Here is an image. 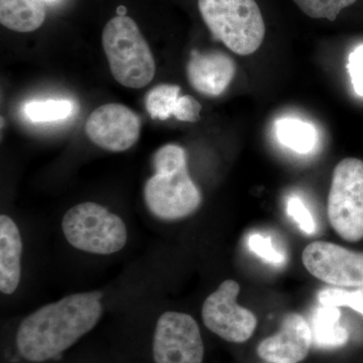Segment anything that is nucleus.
Instances as JSON below:
<instances>
[{"label": "nucleus", "instance_id": "f257e3e1", "mask_svg": "<svg viewBox=\"0 0 363 363\" xmlns=\"http://www.w3.org/2000/svg\"><path fill=\"white\" fill-rule=\"evenodd\" d=\"M101 298L99 292L72 294L26 316L16 332L21 357L45 362L69 350L101 319Z\"/></svg>", "mask_w": 363, "mask_h": 363}, {"label": "nucleus", "instance_id": "f03ea898", "mask_svg": "<svg viewBox=\"0 0 363 363\" xmlns=\"http://www.w3.org/2000/svg\"><path fill=\"white\" fill-rule=\"evenodd\" d=\"M156 174L145 186V204L152 214L166 220L185 218L202 202L199 188L189 175L183 147L167 145L154 157Z\"/></svg>", "mask_w": 363, "mask_h": 363}, {"label": "nucleus", "instance_id": "7ed1b4c3", "mask_svg": "<svg viewBox=\"0 0 363 363\" xmlns=\"http://www.w3.org/2000/svg\"><path fill=\"white\" fill-rule=\"evenodd\" d=\"M102 45L112 76L124 87L140 89L152 82L156 61L133 18L117 16L105 26Z\"/></svg>", "mask_w": 363, "mask_h": 363}, {"label": "nucleus", "instance_id": "20e7f679", "mask_svg": "<svg viewBox=\"0 0 363 363\" xmlns=\"http://www.w3.org/2000/svg\"><path fill=\"white\" fill-rule=\"evenodd\" d=\"M200 13L215 39L235 54L259 50L266 26L255 0H198Z\"/></svg>", "mask_w": 363, "mask_h": 363}, {"label": "nucleus", "instance_id": "39448f33", "mask_svg": "<svg viewBox=\"0 0 363 363\" xmlns=\"http://www.w3.org/2000/svg\"><path fill=\"white\" fill-rule=\"evenodd\" d=\"M61 226L71 247L92 255H113L128 242V228L123 219L95 202H83L70 208Z\"/></svg>", "mask_w": 363, "mask_h": 363}, {"label": "nucleus", "instance_id": "423d86ee", "mask_svg": "<svg viewBox=\"0 0 363 363\" xmlns=\"http://www.w3.org/2000/svg\"><path fill=\"white\" fill-rule=\"evenodd\" d=\"M327 215L332 228L347 242L363 241V161L346 157L332 175Z\"/></svg>", "mask_w": 363, "mask_h": 363}, {"label": "nucleus", "instance_id": "0eeeda50", "mask_svg": "<svg viewBox=\"0 0 363 363\" xmlns=\"http://www.w3.org/2000/svg\"><path fill=\"white\" fill-rule=\"evenodd\" d=\"M204 354L201 331L194 318L182 312L162 313L152 338L155 363H203Z\"/></svg>", "mask_w": 363, "mask_h": 363}, {"label": "nucleus", "instance_id": "6e6552de", "mask_svg": "<svg viewBox=\"0 0 363 363\" xmlns=\"http://www.w3.org/2000/svg\"><path fill=\"white\" fill-rule=\"evenodd\" d=\"M240 293V284L226 279L208 296L203 304L205 326L227 342H247L257 327V316L236 302Z\"/></svg>", "mask_w": 363, "mask_h": 363}, {"label": "nucleus", "instance_id": "1a4fd4ad", "mask_svg": "<svg viewBox=\"0 0 363 363\" xmlns=\"http://www.w3.org/2000/svg\"><path fill=\"white\" fill-rule=\"evenodd\" d=\"M303 264L315 278L339 288H363V252L328 241H314L302 253Z\"/></svg>", "mask_w": 363, "mask_h": 363}, {"label": "nucleus", "instance_id": "9d476101", "mask_svg": "<svg viewBox=\"0 0 363 363\" xmlns=\"http://www.w3.org/2000/svg\"><path fill=\"white\" fill-rule=\"evenodd\" d=\"M85 131L98 147L109 152H124L140 138V119L123 104H104L88 117Z\"/></svg>", "mask_w": 363, "mask_h": 363}, {"label": "nucleus", "instance_id": "9b49d317", "mask_svg": "<svg viewBox=\"0 0 363 363\" xmlns=\"http://www.w3.org/2000/svg\"><path fill=\"white\" fill-rule=\"evenodd\" d=\"M312 343L309 323L298 313H289L278 333L260 341L257 353L269 363H300L309 354Z\"/></svg>", "mask_w": 363, "mask_h": 363}, {"label": "nucleus", "instance_id": "f8f14e48", "mask_svg": "<svg viewBox=\"0 0 363 363\" xmlns=\"http://www.w3.org/2000/svg\"><path fill=\"white\" fill-rule=\"evenodd\" d=\"M235 62L224 52L193 51L187 65L189 83L197 92L210 97L221 95L233 82Z\"/></svg>", "mask_w": 363, "mask_h": 363}, {"label": "nucleus", "instance_id": "ddd939ff", "mask_svg": "<svg viewBox=\"0 0 363 363\" xmlns=\"http://www.w3.org/2000/svg\"><path fill=\"white\" fill-rule=\"evenodd\" d=\"M23 240L16 222L9 215L0 216V291L11 295L21 278Z\"/></svg>", "mask_w": 363, "mask_h": 363}, {"label": "nucleus", "instance_id": "4468645a", "mask_svg": "<svg viewBox=\"0 0 363 363\" xmlns=\"http://www.w3.org/2000/svg\"><path fill=\"white\" fill-rule=\"evenodd\" d=\"M45 20L43 0H0V23L9 30L33 32Z\"/></svg>", "mask_w": 363, "mask_h": 363}, {"label": "nucleus", "instance_id": "2eb2a0df", "mask_svg": "<svg viewBox=\"0 0 363 363\" xmlns=\"http://www.w3.org/2000/svg\"><path fill=\"white\" fill-rule=\"evenodd\" d=\"M337 307L322 306L314 310L310 328L313 343L320 348L342 347L350 340V332L340 323Z\"/></svg>", "mask_w": 363, "mask_h": 363}, {"label": "nucleus", "instance_id": "dca6fc26", "mask_svg": "<svg viewBox=\"0 0 363 363\" xmlns=\"http://www.w3.org/2000/svg\"><path fill=\"white\" fill-rule=\"evenodd\" d=\"M279 142L298 154L312 152L316 145V130L311 124L295 118H283L277 123Z\"/></svg>", "mask_w": 363, "mask_h": 363}, {"label": "nucleus", "instance_id": "f3484780", "mask_svg": "<svg viewBox=\"0 0 363 363\" xmlns=\"http://www.w3.org/2000/svg\"><path fill=\"white\" fill-rule=\"evenodd\" d=\"M178 85L161 84L149 91L145 98V108L152 119L167 121L175 113L180 99Z\"/></svg>", "mask_w": 363, "mask_h": 363}, {"label": "nucleus", "instance_id": "a211bd4d", "mask_svg": "<svg viewBox=\"0 0 363 363\" xmlns=\"http://www.w3.org/2000/svg\"><path fill=\"white\" fill-rule=\"evenodd\" d=\"M73 104L69 100H45L28 102L23 113L33 123H49L64 121L73 113Z\"/></svg>", "mask_w": 363, "mask_h": 363}, {"label": "nucleus", "instance_id": "6ab92c4d", "mask_svg": "<svg viewBox=\"0 0 363 363\" xmlns=\"http://www.w3.org/2000/svg\"><path fill=\"white\" fill-rule=\"evenodd\" d=\"M321 306L350 308L363 317V288H325L318 294Z\"/></svg>", "mask_w": 363, "mask_h": 363}, {"label": "nucleus", "instance_id": "aec40b11", "mask_svg": "<svg viewBox=\"0 0 363 363\" xmlns=\"http://www.w3.org/2000/svg\"><path fill=\"white\" fill-rule=\"evenodd\" d=\"M298 9L312 18H326L334 21L346 7L357 0H294Z\"/></svg>", "mask_w": 363, "mask_h": 363}, {"label": "nucleus", "instance_id": "412c9836", "mask_svg": "<svg viewBox=\"0 0 363 363\" xmlns=\"http://www.w3.org/2000/svg\"><path fill=\"white\" fill-rule=\"evenodd\" d=\"M248 247L257 257L269 264H281L286 260L285 255L274 247L272 240L262 234L255 233L248 238Z\"/></svg>", "mask_w": 363, "mask_h": 363}, {"label": "nucleus", "instance_id": "4be33fe9", "mask_svg": "<svg viewBox=\"0 0 363 363\" xmlns=\"http://www.w3.org/2000/svg\"><path fill=\"white\" fill-rule=\"evenodd\" d=\"M286 212L297 222L301 230L308 235H311L316 231V223L313 218L311 212L298 197H291L286 203Z\"/></svg>", "mask_w": 363, "mask_h": 363}, {"label": "nucleus", "instance_id": "5701e85b", "mask_svg": "<svg viewBox=\"0 0 363 363\" xmlns=\"http://www.w3.org/2000/svg\"><path fill=\"white\" fill-rule=\"evenodd\" d=\"M201 109V104L195 98L184 95L179 99L174 116L180 121L196 123L199 121Z\"/></svg>", "mask_w": 363, "mask_h": 363}, {"label": "nucleus", "instance_id": "b1692460", "mask_svg": "<svg viewBox=\"0 0 363 363\" xmlns=\"http://www.w3.org/2000/svg\"><path fill=\"white\" fill-rule=\"evenodd\" d=\"M348 71L355 92L363 97V45L351 52L348 61Z\"/></svg>", "mask_w": 363, "mask_h": 363}, {"label": "nucleus", "instance_id": "393cba45", "mask_svg": "<svg viewBox=\"0 0 363 363\" xmlns=\"http://www.w3.org/2000/svg\"><path fill=\"white\" fill-rule=\"evenodd\" d=\"M117 13H118V16H125V13H126L125 7H124L123 6H119L118 9H117Z\"/></svg>", "mask_w": 363, "mask_h": 363}, {"label": "nucleus", "instance_id": "a878e982", "mask_svg": "<svg viewBox=\"0 0 363 363\" xmlns=\"http://www.w3.org/2000/svg\"><path fill=\"white\" fill-rule=\"evenodd\" d=\"M45 1H55V0H45Z\"/></svg>", "mask_w": 363, "mask_h": 363}]
</instances>
